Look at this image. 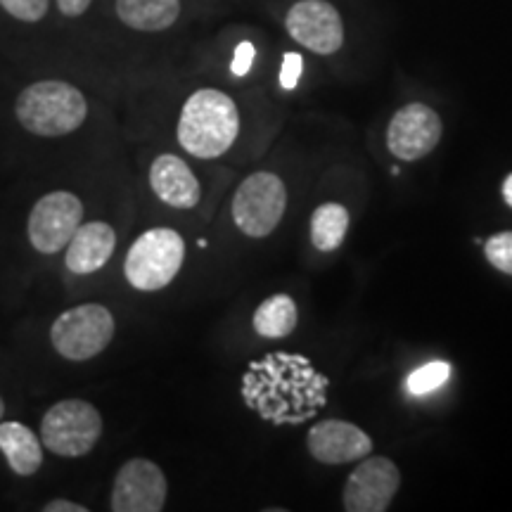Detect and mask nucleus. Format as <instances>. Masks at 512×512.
Masks as SVG:
<instances>
[{
    "label": "nucleus",
    "instance_id": "b1692460",
    "mask_svg": "<svg viewBox=\"0 0 512 512\" xmlns=\"http://www.w3.org/2000/svg\"><path fill=\"white\" fill-rule=\"evenodd\" d=\"M55 3L64 17H81L83 12L91 8L93 0H55Z\"/></svg>",
    "mask_w": 512,
    "mask_h": 512
},
{
    "label": "nucleus",
    "instance_id": "6ab92c4d",
    "mask_svg": "<svg viewBox=\"0 0 512 512\" xmlns=\"http://www.w3.org/2000/svg\"><path fill=\"white\" fill-rule=\"evenodd\" d=\"M448 375H451V366H448V363L432 361V363H427V366L413 370V373L408 375L406 387H408V392L415 396L430 394L448 380Z\"/></svg>",
    "mask_w": 512,
    "mask_h": 512
},
{
    "label": "nucleus",
    "instance_id": "7ed1b4c3",
    "mask_svg": "<svg viewBox=\"0 0 512 512\" xmlns=\"http://www.w3.org/2000/svg\"><path fill=\"white\" fill-rule=\"evenodd\" d=\"M185 259V240L171 228H152L133 242L124 261L131 287L157 292L174 283Z\"/></svg>",
    "mask_w": 512,
    "mask_h": 512
},
{
    "label": "nucleus",
    "instance_id": "f3484780",
    "mask_svg": "<svg viewBox=\"0 0 512 512\" xmlns=\"http://www.w3.org/2000/svg\"><path fill=\"white\" fill-rule=\"evenodd\" d=\"M349 211L337 202L320 204L311 216V242L318 252H335L347 238Z\"/></svg>",
    "mask_w": 512,
    "mask_h": 512
},
{
    "label": "nucleus",
    "instance_id": "39448f33",
    "mask_svg": "<svg viewBox=\"0 0 512 512\" xmlns=\"http://www.w3.org/2000/svg\"><path fill=\"white\" fill-rule=\"evenodd\" d=\"M102 434V418L93 403L64 399L48 408L41 422V441L62 458H81L93 451Z\"/></svg>",
    "mask_w": 512,
    "mask_h": 512
},
{
    "label": "nucleus",
    "instance_id": "1a4fd4ad",
    "mask_svg": "<svg viewBox=\"0 0 512 512\" xmlns=\"http://www.w3.org/2000/svg\"><path fill=\"white\" fill-rule=\"evenodd\" d=\"M285 29L316 55H335L344 46L342 15L328 0H299L285 17Z\"/></svg>",
    "mask_w": 512,
    "mask_h": 512
},
{
    "label": "nucleus",
    "instance_id": "6e6552de",
    "mask_svg": "<svg viewBox=\"0 0 512 512\" xmlns=\"http://www.w3.org/2000/svg\"><path fill=\"white\" fill-rule=\"evenodd\" d=\"M401 486V472L394 460L384 456H366L351 472L342 491L347 512H384L392 505Z\"/></svg>",
    "mask_w": 512,
    "mask_h": 512
},
{
    "label": "nucleus",
    "instance_id": "5701e85b",
    "mask_svg": "<svg viewBox=\"0 0 512 512\" xmlns=\"http://www.w3.org/2000/svg\"><path fill=\"white\" fill-rule=\"evenodd\" d=\"M254 57H256V48L249 41H242L240 46L235 48L233 64H230L233 74L235 76H247L249 69H252V64H254Z\"/></svg>",
    "mask_w": 512,
    "mask_h": 512
},
{
    "label": "nucleus",
    "instance_id": "423d86ee",
    "mask_svg": "<svg viewBox=\"0 0 512 512\" xmlns=\"http://www.w3.org/2000/svg\"><path fill=\"white\" fill-rule=\"evenodd\" d=\"M287 209L285 183L275 174L259 171L240 183L233 197V221L247 238H268Z\"/></svg>",
    "mask_w": 512,
    "mask_h": 512
},
{
    "label": "nucleus",
    "instance_id": "dca6fc26",
    "mask_svg": "<svg viewBox=\"0 0 512 512\" xmlns=\"http://www.w3.org/2000/svg\"><path fill=\"white\" fill-rule=\"evenodd\" d=\"M181 15V0H117V17L128 29L164 31Z\"/></svg>",
    "mask_w": 512,
    "mask_h": 512
},
{
    "label": "nucleus",
    "instance_id": "aec40b11",
    "mask_svg": "<svg viewBox=\"0 0 512 512\" xmlns=\"http://www.w3.org/2000/svg\"><path fill=\"white\" fill-rule=\"evenodd\" d=\"M486 261L505 275H512V233H498L486 240Z\"/></svg>",
    "mask_w": 512,
    "mask_h": 512
},
{
    "label": "nucleus",
    "instance_id": "2eb2a0df",
    "mask_svg": "<svg viewBox=\"0 0 512 512\" xmlns=\"http://www.w3.org/2000/svg\"><path fill=\"white\" fill-rule=\"evenodd\" d=\"M0 451L19 477L36 475L43 465V441L22 422H0Z\"/></svg>",
    "mask_w": 512,
    "mask_h": 512
},
{
    "label": "nucleus",
    "instance_id": "ddd939ff",
    "mask_svg": "<svg viewBox=\"0 0 512 512\" xmlns=\"http://www.w3.org/2000/svg\"><path fill=\"white\" fill-rule=\"evenodd\" d=\"M114 247H117V233L110 223H81L67 245L64 266L74 275H91L112 259Z\"/></svg>",
    "mask_w": 512,
    "mask_h": 512
},
{
    "label": "nucleus",
    "instance_id": "4be33fe9",
    "mask_svg": "<svg viewBox=\"0 0 512 512\" xmlns=\"http://www.w3.org/2000/svg\"><path fill=\"white\" fill-rule=\"evenodd\" d=\"M304 72V60L299 53H285L283 57V69H280V86L285 88V91H292V88H297L299 83V76Z\"/></svg>",
    "mask_w": 512,
    "mask_h": 512
},
{
    "label": "nucleus",
    "instance_id": "a878e982",
    "mask_svg": "<svg viewBox=\"0 0 512 512\" xmlns=\"http://www.w3.org/2000/svg\"><path fill=\"white\" fill-rule=\"evenodd\" d=\"M503 200L512 207V174L505 178V183H503Z\"/></svg>",
    "mask_w": 512,
    "mask_h": 512
},
{
    "label": "nucleus",
    "instance_id": "f257e3e1",
    "mask_svg": "<svg viewBox=\"0 0 512 512\" xmlns=\"http://www.w3.org/2000/svg\"><path fill=\"white\" fill-rule=\"evenodd\" d=\"M240 112L233 98L216 88H200L185 100L178 119V143L197 159H216L233 147Z\"/></svg>",
    "mask_w": 512,
    "mask_h": 512
},
{
    "label": "nucleus",
    "instance_id": "9d476101",
    "mask_svg": "<svg viewBox=\"0 0 512 512\" xmlns=\"http://www.w3.org/2000/svg\"><path fill=\"white\" fill-rule=\"evenodd\" d=\"M444 124L430 105L411 102L394 114L387 128L389 152L401 162H418L439 145Z\"/></svg>",
    "mask_w": 512,
    "mask_h": 512
},
{
    "label": "nucleus",
    "instance_id": "f8f14e48",
    "mask_svg": "<svg viewBox=\"0 0 512 512\" xmlns=\"http://www.w3.org/2000/svg\"><path fill=\"white\" fill-rule=\"evenodd\" d=\"M309 453L323 465H347L370 456L373 439L347 420H323L306 437Z\"/></svg>",
    "mask_w": 512,
    "mask_h": 512
},
{
    "label": "nucleus",
    "instance_id": "20e7f679",
    "mask_svg": "<svg viewBox=\"0 0 512 512\" xmlns=\"http://www.w3.org/2000/svg\"><path fill=\"white\" fill-rule=\"evenodd\" d=\"M114 316L102 304H81L64 311L50 328V342L67 361H88L110 347Z\"/></svg>",
    "mask_w": 512,
    "mask_h": 512
},
{
    "label": "nucleus",
    "instance_id": "393cba45",
    "mask_svg": "<svg viewBox=\"0 0 512 512\" xmlns=\"http://www.w3.org/2000/svg\"><path fill=\"white\" fill-rule=\"evenodd\" d=\"M43 510L46 512H86L88 508L86 505H79L72 501H50Z\"/></svg>",
    "mask_w": 512,
    "mask_h": 512
},
{
    "label": "nucleus",
    "instance_id": "bb28decb",
    "mask_svg": "<svg viewBox=\"0 0 512 512\" xmlns=\"http://www.w3.org/2000/svg\"><path fill=\"white\" fill-rule=\"evenodd\" d=\"M3 413H5V403H3V399H0V418H3Z\"/></svg>",
    "mask_w": 512,
    "mask_h": 512
},
{
    "label": "nucleus",
    "instance_id": "9b49d317",
    "mask_svg": "<svg viewBox=\"0 0 512 512\" xmlns=\"http://www.w3.org/2000/svg\"><path fill=\"white\" fill-rule=\"evenodd\" d=\"M169 484L159 465L145 458L126 460L114 477V512H159L164 510Z\"/></svg>",
    "mask_w": 512,
    "mask_h": 512
},
{
    "label": "nucleus",
    "instance_id": "4468645a",
    "mask_svg": "<svg viewBox=\"0 0 512 512\" xmlns=\"http://www.w3.org/2000/svg\"><path fill=\"white\" fill-rule=\"evenodd\" d=\"M150 188L164 204L174 209H192L200 202V181L190 166L176 155L157 157L150 166Z\"/></svg>",
    "mask_w": 512,
    "mask_h": 512
},
{
    "label": "nucleus",
    "instance_id": "0eeeda50",
    "mask_svg": "<svg viewBox=\"0 0 512 512\" xmlns=\"http://www.w3.org/2000/svg\"><path fill=\"white\" fill-rule=\"evenodd\" d=\"M83 204L67 190L43 195L29 214V242L36 252L57 254L69 245L76 228L81 226Z\"/></svg>",
    "mask_w": 512,
    "mask_h": 512
},
{
    "label": "nucleus",
    "instance_id": "a211bd4d",
    "mask_svg": "<svg viewBox=\"0 0 512 512\" xmlns=\"http://www.w3.org/2000/svg\"><path fill=\"white\" fill-rule=\"evenodd\" d=\"M297 320H299V313H297V304H294V299L287 297V294H273V297H268L266 302L256 309L254 330L259 332L261 337L280 339L294 332V328H297Z\"/></svg>",
    "mask_w": 512,
    "mask_h": 512
},
{
    "label": "nucleus",
    "instance_id": "f03ea898",
    "mask_svg": "<svg viewBox=\"0 0 512 512\" xmlns=\"http://www.w3.org/2000/svg\"><path fill=\"white\" fill-rule=\"evenodd\" d=\"M19 124L41 138H60L79 128L88 117V102L67 81H36L15 102Z\"/></svg>",
    "mask_w": 512,
    "mask_h": 512
},
{
    "label": "nucleus",
    "instance_id": "412c9836",
    "mask_svg": "<svg viewBox=\"0 0 512 512\" xmlns=\"http://www.w3.org/2000/svg\"><path fill=\"white\" fill-rule=\"evenodd\" d=\"M50 0H0V8L19 22H41L48 15Z\"/></svg>",
    "mask_w": 512,
    "mask_h": 512
}]
</instances>
